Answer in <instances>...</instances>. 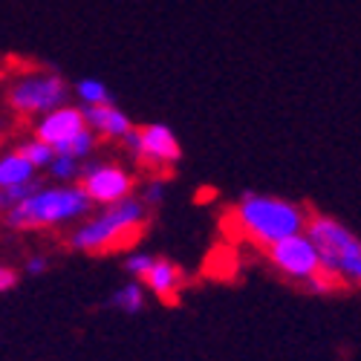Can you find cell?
Here are the masks:
<instances>
[{
	"label": "cell",
	"instance_id": "cell-15",
	"mask_svg": "<svg viewBox=\"0 0 361 361\" xmlns=\"http://www.w3.org/2000/svg\"><path fill=\"white\" fill-rule=\"evenodd\" d=\"M78 99L84 102V107H99V104H110V93L99 78H81L75 87Z\"/></svg>",
	"mask_w": 361,
	"mask_h": 361
},
{
	"label": "cell",
	"instance_id": "cell-16",
	"mask_svg": "<svg viewBox=\"0 0 361 361\" xmlns=\"http://www.w3.org/2000/svg\"><path fill=\"white\" fill-rule=\"evenodd\" d=\"M41 191V183L35 179V183H26V185H12V188H0V208L4 212H12V208L18 202H23L26 197H32Z\"/></svg>",
	"mask_w": 361,
	"mask_h": 361
},
{
	"label": "cell",
	"instance_id": "cell-13",
	"mask_svg": "<svg viewBox=\"0 0 361 361\" xmlns=\"http://www.w3.org/2000/svg\"><path fill=\"white\" fill-rule=\"evenodd\" d=\"M110 304H113L116 310L128 312V315L142 312V310H145V283H142V281H130V283H125L122 289H118V292L110 298Z\"/></svg>",
	"mask_w": 361,
	"mask_h": 361
},
{
	"label": "cell",
	"instance_id": "cell-12",
	"mask_svg": "<svg viewBox=\"0 0 361 361\" xmlns=\"http://www.w3.org/2000/svg\"><path fill=\"white\" fill-rule=\"evenodd\" d=\"M35 171H38V168L29 162L26 157H20L18 150H15V154H6L4 159H0V188L35 183Z\"/></svg>",
	"mask_w": 361,
	"mask_h": 361
},
{
	"label": "cell",
	"instance_id": "cell-2",
	"mask_svg": "<svg viewBox=\"0 0 361 361\" xmlns=\"http://www.w3.org/2000/svg\"><path fill=\"white\" fill-rule=\"evenodd\" d=\"M142 228H145V200L128 197L116 205H107L96 220L84 223L73 234L70 246L78 252H90V255L113 252L118 246L133 243L142 234Z\"/></svg>",
	"mask_w": 361,
	"mask_h": 361
},
{
	"label": "cell",
	"instance_id": "cell-18",
	"mask_svg": "<svg viewBox=\"0 0 361 361\" xmlns=\"http://www.w3.org/2000/svg\"><path fill=\"white\" fill-rule=\"evenodd\" d=\"M93 130H84L78 139H73L67 147H61V150H58V154H61V157H73V159H84L87 154H90V150H93Z\"/></svg>",
	"mask_w": 361,
	"mask_h": 361
},
{
	"label": "cell",
	"instance_id": "cell-4",
	"mask_svg": "<svg viewBox=\"0 0 361 361\" xmlns=\"http://www.w3.org/2000/svg\"><path fill=\"white\" fill-rule=\"evenodd\" d=\"M307 234L321 252L324 272L336 275L338 281L361 286V240L333 217H310Z\"/></svg>",
	"mask_w": 361,
	"mask_h": 361
},
{
	"label": "cell",
	"instance_id": "cell-3",
	"mask_svg": "<svg viewBox=\"0 0 361 361\" xmlns=\"http://www.w3.org/2000/svg\"><path fill=\"white\" fill-rule=\"evenodd\" d=\"M90 208H93V200L87 197L81 185L41 188L38 194L18 202L12 212H6V223L12 228H49V226H61L75 217H84Z\"/></svg>",
	"mask_w": 361,
	"mask_h": 361
},
{
	"label": "cell",
	"instance_id": "cell-5",
	"mask_svg": "<svg viewBox=\"0 0 361 361\" xmlns=\"http://www.w3.org/2000/svg\"><path fill=\"white\" fill-rule=\"evenodd\" d=\"M266 255H269V260H272V266L278 269V272H283L289 281L310 283L318 292H329L336 283H341L336 275L324 272L321 252H318V246L312 243V237L307 231L286 237L275 246H269Z\"/></svg>",
	"mask_w": 361,
	"mask_h": 361
},
{
	"label": "cell",
	"instance_id": "cell-11",
	"mask_svg": "<svg viewBox=\"0 0 361 361\" xmlns=\"http://www.w3.org/2000/svg\"><path fill=\"white\" fill-rule=\"evenodd\" d=\"M142 283L154 295H159L162 300H173L179 295V286H183V269H179L176 263H171V260L157 257L154 269L142 278Z\"/></svg>",
	"mask_w": 361,
	"mask_h": 361
},
{
	"label": "cell",
	"instance_id": "cell-19",
	"mask_svg": "<svg viewBox=\"0 0 361 361\" xmlns=\"http://www.w3.org/2000/svg\"><path fill=\"white\" fill-rule=\"evenodd\" d=\"M49 171H52V176H58V179H70V176H75V171H78V159L58 154L55 162L49 165Z\"/></svg>",
	"mask_w": 361,
	"mask_h": 361
},
{
	"label": "cell",
	"instance_id": "cell-7",
	"mask_svg": "<svg viewBox=\"0 0 361 361\" xmlns=\"http://www.w3.org/2000/svg\"><path fill=\"white\" fill-rule=\"evenodd\" d=\"M133 154L145 162V165H154V168H168V165H176L183 150H179V142L176 136L171 133L168 125H147L142 130H133L128 139H125Z\"/></svg>",
	"mask_w": 361,
	"mask_h": 361
},
{
	"label": "cell",
	"instance_id": "cell-21",
	"mask_svg": "<svg viewBox=\"0 0 361 361\" xmlns=\"http://www.w3.org/2000/svg\"><path fill=\"white\" fill-rule=\"evenodd\" d=\"M23 272L32 275V278H35V275H44V272H47V260H44V257H29L26 266H23Z\"/></svg>",
	"mask_w": 361,
	"mask_h": 361
},
{
	"label": "cell",
	"instance_id": "cell-8",
	"mask_svg": "<svg viewBox=\"0 0 361 361\" xmlns=\"http://www.w3.org/2000/svg\"><path fill=\"white\" fill-rule=\"evenodd\" d=\"M78 185L87 191V197L102 205H116L128 200V194L133 191V176L116 165H90L81 176Z\"/></svg>",
	"mask_w": 361,
	"mask_h": 361
},
{
	"label": "cell",
	"instance_id": "cell-14",
	"mask_svg": "<svg viewBox=\"0 0 361 361\" xmlns=\"http://www.w3.org/2000/svg\"><path fill=\"white\" fill-rule=\"evenodd\" d=\"M18 154H20V157H26V159L32 162L35 168H49V165L55 162V157H58V150H55L52 145L41 142V139H29V142H23V145H20Z\"/></svg>",
	"mask_w": 361,
	"mask_h": 361
},
{
	"label": "cell",
	"instance_id": "cell-17",
	"mask_svg": "<svg viewBox=\"0 0 361 361\" xmlns=\"http://www.w3.org/2000/svg\"><path fill=\"white\" fill-rule=\"evenodd\" d=\"M154 263H157V257L154 255H147V252H136V255H130V260L125 263V269H128V275L133 278V281H142L150 269H154Z\"/></svg>",
	"mask_w": 361,
	"mask_h": 361
},
{
	"label": "cell",
	"instance_id": "cell-1",
	"mask_svg": "<svg viewBox=\"0 0 361 361\" xmlns=\"http://www.w3.org/2000/svg\"><path fill=\"white\" fill-rule=\"evenodd\" d=\"M234 220L243 228L246 237H252L255 243H263L266 249L281 243L286 237L304 234L307 231V217L304 208L283 200V197H266L249 191L240 205L234 208Z\"/></svg>",
	"mask_w": 361,
	"mask_h": 361
},
{
	"label": "cell",
	"instance_id": "cell-10",
	"mask_svg": "<svg viewBox=\"0 0 361 361\" xmlns=\"http://www.w3.org/2000/svg\"><path fill=\"white\" fill-rule=\"evenodd\" d=\"M84 116H87V125L93 133L104 136V139H128L133 133V125L130 118L113 107V104H99V107H84Z\"/></svg>",
	"mask_w": 361,
	"mask_h": 361
},
{
	"label": "cell",
	"instance_id": "cell-20",
	"mask_svg": "<svg viewBox=\"0 0 361 361\" xmlns=\"http://www.w3.org/2000/svg\"><path fill=\"white\" fill-rule=\"evenodd\" d=\"M18 286V272L12 266H4L0 269V292H12Z\"/></svg>",
	"mask_w": 361,
	"mask_h": 361
},
{
	"label": "cell",
	"instance_id": "cell-6",
	"mask_svg": "<svg viewBox=\"0 0 361 361\" xmlns=\"http://www.w3.org/2000/svg\"><path fill=\"white\" fill-rule=\"evenodd\" d=\"M67 102V81L58 73H32V75H20L9 87V104L20 116H35V113H52L58 107H64Z\"/></svg>",
	"mask_w": 361,
	"mask_h": 361
},
{
	"label": "cell",
	"instance_id": "cell-9",
	"mask_svg": "<svg viewBox=\"0 0 361 361\" xmlns=\"http://www.w3.org/2000/svg\"><path fill=\"white\" fill-rule=\"evenodd\" d=\"M84 130H90L84 110H78V107H58V110H52V113H47L41 118V125L35 128V139L52 145L55 150H61L73 139H78Z\"/></svg>",
	"mask_w": 361,
	"mask_h": 361
},
{
	"label": "cell",
	"instance_id": "cell-22",
	"mask_svg": "<svg viewBox=\"0 0 361 361\" xmlns=\"http://www.w3.org/2000/svg\"><path fill=\"white\" fill-rule=\"evenodd\" d=\"M162 191H165L162 183H150V185H147V194H145V202H150V205L162 202Z\"/></svg>",
	"mask_w": 361,
	"mask_h": 361
}]
</instances>
